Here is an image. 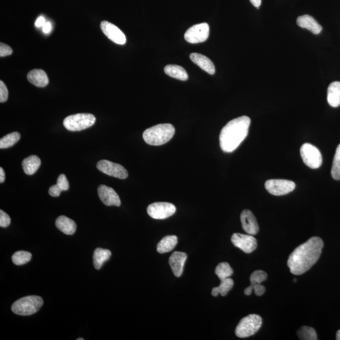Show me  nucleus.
<instances>
[{"instance_id": "f257e3e1", "label": "nucleus", "mask_w": 340, "mask_h": 340, "mask_svg": "<svg viewBox=\"0 0 340 340\" xmlns=\"http://www.w3.org/2000/svg\"><path fill=\"white\" fill-rule=\"evenodd\" d=\"M324 243L319 237H313L295 249L289 256L288 266L292 274L308 271L319 260Z\"/></svg>"}, {"instance_id": "f03ea898", "label": "nucleus", "mask_w": 340, "mask_h": 340, "mask_svg": "<svg viewBox=\"0 0 340 340\" xmlns=\"http://www.w3.org/2000/svg\"><path fill=\"white\" fill-rule=\"evenodd\" d=\"M251 120L241 116L228 122L220 133V146L225 153H231L238 148L249 134Z\"/></svg>"}, {"instance_id": "7ed1b4c3", "label": "nucleus", "mask_w": 340, "mask_h": 340, "mask_svg": "<svg viewBox=\"0 0 340 340\" xmlns=\"http://www.w3.org/2000/svg\"><path fill=\"white\" fill-rule=\"evenodd\" d=\"M174 125L161 124L148 128L143 133L144 140L152 146H161L168 143L175 135Z\"/></svg>"}, {"instance_id": "20e7f679", "label": "nucleus", "mask_w": 340, "mask_h": 340, "mask_svg": "<svg viewBox=\"0 0 340 340\" xmlns=\"http://www.w3.org/2000/svg\"><path fill=\"white\" fill-rule=\"evenodd\" d=\"M43 304L42 297L30 295L15 301L12 306V311L13 313L21 316H29L37 313Z\"/></svg>"}, {"instance_id": "39448f33", "label": "nucleus", "mask_w": 340, "mask_h": 340, "mask_svg": "<svg viewBox=\"0 0 340 340\" xmlns=\"http://www.w3.org/2000/svg\"><path fill=\"white\" fill-rule=\"evenodd\" d=\"M262 325L261 317L258 314H250L243 317L236 328V335L239 338H247L255 334Z\"/></svg>"}, {"instance_id": "423d86ee", "label": "nucleus", "mask_w": 340, "mask_h": 340, "mask_svg": "<svg viewBox=\"0 0 340 340\" xmlns=\"http://www.w3.org/2000/svg\"><path fill=\"white\" fill-rule=\"evenodd\" d=\"M96 121V117L91 114H77L67 117L63 125L68 130L80 131L91 127Z\"/></svg>"}, {"instance_id": "0eeeda50", "label": "nucleus", "mask_w": 340, "mask_h": 340, "mask_svg": "<svg viewBox=\"0 0 340 340\" xmlns=\"http://www.w3.org/2000/svg\"><path fill=\"white\" fill-rule=\"evenodd\" d=\"M300 156L304 163L309 168L317 169L323 163L322 153L316 147L309 143H305L300 147Z\"/></svg>"}, {"instance_id": "6e6552de", "label": "nucleus", "mask_w": 340, "mask_h": 340, "mask_svg": "<svg viewBox=\"0 0 340 340\" xmlns=\"http://www.w3.org/2000/svg\"><path fill=\"white\" fill-rule=\"evenodd\" d=\"M265 187L273 196H280L293 191L295 188V184L292 181L288 180L272 179L267 181Z\"/></svg>"}, {"instance_id": "1a4fd4ad", "label": "nucleus", "mask_w": 340, "mask_h": 340, "mask_svg": "<svg viewBox=\"0 0 340 340\" xmlns=\"http://www.w3.org/2000/svg\"><path fill=\"white\" fill-rule=\"evenodd\" d=\"M210 28L208 24H197L186 30L184 37L189 43H201L207 40L209 35H210Z\"/></svg>"}, {"instance_id": "9d476101", "label": "nucleus", "mask_w": 340, "mask_h": 340, "mask_svg": "<svg viewBox=\"0 0 340 340\" xmlns=\"http://www.w3.org/2000/svg\"><path fill=\"white\" fill-rule=\"evenodd\" d=\"M176 207L169 202H155L150 204L147 209L148 215L155 219H164L174 215Z\"/></svg>"}, {"instance_id": "9b49d317", "label": "nucleus", "mask_w": 340, "mask_h": 340, "mask_svg": "<svg viewBox=\"0 0 340 340\" xmlns=\"http://www.w3.org/2000/svg\"><path fill=\"white\" fill-rule=\"evenodd\" d=\"M97 168L104 174L109 176L125 179L128 177V172L124 167L121 164L111 162V161L103 160L99 161L97 165Z\"/></svg>"}, {"instance_id": "f8f14e48", "label": "nucleus", "mask_w": 340, "mask_h": 340, "mask_svg": "<svg viewBox=\"0 0 340 340\" xmlns=\"http://www.w3.org/2000/svg\"><path fill=\"white\" fill-rule=\"evenodd\" d=\"M231 242L235 246L246 253H251L257 248V241L253 235L235 233L231 237Z\"/></svg>"}, {"instance_id": "ddd939ff", "label": "nucleus", "mask_w": 340, "mask_h": 340, "mask_svg": "<svg viewBox=\"0 0 340 340\" xmlns=\"http://www.w3.org/2000/svg\"><path fill=\"white\" fill-rule=\"evenodd\" d=\"M100 29L104 34L114 43L124 45L126 43V37L123 32L115 25L107 21H103L100 24Z\"/></svg>"}, {"instance_id": "4468645a", "label": "nucleus", "mask_w": 340, "mask_h": 340, "mask_svg": "<svg viewBox=\"0 0 340 340\" xmlns=\"http://www.w3.org/2000/svg\"><path fill=\"white\" fill-rule=\"evenodd\" d=\"M98 194L100 199L105 205L119 207L121 204L119 195L109 186L105 185H100L98 188Z\"/></svg>"}, {"instance_id": "2eb2a0df", "label": "nucleus", "mask_w": 340, "mask_h": 340, "mask_svg": "<svg viewBox=\"0 0 340 340\" xmlns=\"http://www.w3.org/2000/svg\"><path fill=\"white\" fill-rule=\"evenodd\" d=\"M241 222L242 229L250 235H255L258 233L259 226L256 217L250 210H244L241 214Z\"/></svg>"}, {"instance_id": "dca6fc26", "label": "nucleus", "mask_w": 340, "mask_h": 340, "mask_svg": "<svg viewBox=\"0 0 340 340\" xmlns=\"http://www.w3.org/2000/svg\"><path fill=\"white\" fill-rule=\"evenodd\" d=\"M187 255L183 252H175L169 258V264L173 273L177 277L182 276Z\"/></svg>"}, {"instance_id": "f3484780", "label": "nucleus", "mask_w": 340, "mask_h": 340, "mask_svg": "<svg viewBox=\"0 0 340 340\" xmlns=\"http://www.w3.org/2000/svg\"><path fill=\"white\" fill-rule=\"evenodd\" d=\"M191 60L200 68L210 74H214L216 72L215 66L213 61L208 58L199 53H192L190 55Z\"/></svg>"}, {"instance_id": "a211bd4d", "label": "nucleus", "mask_w": 340, "mask_h": 340, "mask_svg": "<svg viewBox=\"0 0 340 340\" xmlns=\"http://www.w3.org/2000/svg\"><path fill=\"white\" fill-rule=\"evenodd\" d=\"M297 24L299 27L308 29L316 35L319 34L323 30L318 22L313 16L308 15L299 16L297 19Z\"/></svg>"}, {"instance_id": "6ab92c4d", "label": "nucleus", "mask_w": 340, "mask_h": 340, "mask_svg": "<svg viewBox=\"0 0 340 340\" xmlns=\"http://www.w3.org/2000/svg\"><path fill=\"white\" fill-rule=\"evenodd\" d=\"M27 79L32 85L40 88L45 87L49 83L48 77L43 69H35L30 71L27 74Z\"/></svg>"}, {"instance_id": "aec40b11", "label": "nucleus", "mask_w": 340, "mask_h": 340, "mask_svg": "<svg viewBox=\"0 0 340 340\" xmlns=\"http://www.w3.org/2000/svg\"><path fill=\"white\" fill-rule=\"evenodd\" d=\"M55 225L58 230L67 235H72L76 232L77 225L76 223L68 217L61 216L55 221Z\"/></svg>"}, {"instance_id": "412c9836", "label": "nucleus", "mask_w": 340, "mask_h": 340, "mask_svg": "<svg viewBox=\"0 0 340 340\" xmlns=\"http://www.w3.org/2000/svg\"><path fill=\"white\" fill-rule=\"evenodd\" d=\"M327 100L329 105L332 107L340 105V82L331 83L328 88Z\"/></svg>"}, {"instance_id": "4be33fe9", "label": "nucleus", "mask_w": 340, "mask_h": 340, "mask_svg": "<svg viewBox=\"0 0 340 340\" xmlns=\"http://www.w3.org/2000/svg\"><path fill=\"white\" fill-rule=\"evenodd\" d=\"M22 168H23L25 174L28 175L34 174L41 164V159L35 155L24 159L22 161Z\"/></svg>"}, {"instance_id": "5701e85b", "label": "nucleus", "mask_w": 340, "mask_h": 340, "mask_svg": "<svg viewBox=\"0 0 340 340\" xmlns=\"http://www.w3.org/2000/svg\"><path fill=\"white\" fill-rule=\"evenodd\" d=\"M178 242L177 236L172 235L166 236L158 242L157 245V252L160 253H164L171 252L177 246Z\"/></svg>"}, {"instance_id": "b1692460", "label": "nucleus", "mask_w": 340, "mask_h": 340, "mask_svg": "<svg viewBox=\"0 0 340 340\" xmlns=\"http://www.w3.org/2000/svg\"><path fill=\"white\" fill-rule=\"evenodd\" d=\"M164 72L168 76L181 81H186L188 79L187 72L182 66L178 65H167L164 69Z\"/></svg>"}, {"instance_id": "393cba45", "label": "nucleus", "mask_w": 340, "mask_h": 340, "mask_svg": "<svg viewBox=\"0 0 340 340\" xmlns=\"http://www.w3.org/2000/svg\"><path fill=\"white\" fill-rule=\"evenodd\" d=\"M111 253L110 250L98 248L95 250L93 260L95 268L99 270L102 268L105 261L109 260Z\"/></svg>"}, {"instance_id": "a878e982", "label": "nucleus", "mask_w": 340, "mask_h": 340, "mask_svg": "<svg viewBox=\"0 0 340 340\" xmlns=\"http://www.w3.org/2000/svg\"><path fill=\"white\" fill-rule=\"evenodd\" d=\"M233 286L234 281L232 278H227L225 279L221 280L220 286L213 289L212 295L214 297H217L220 294L222 296H225L230 290L232 289Z\"/></svg>"}, {"instance_id": "bb28decb", "label": "nucleus", "mask_w": 340, "mask_h": 340, "mask_svg": "<svg viewBox=\"0 0 340 340\" xmlns=\"http://www.w3.org/2000/svg\"><path fill=\"white\" fill-rule=\"evenodd\" d=\"M20 133L14 132L8 134L0 139V148L6 149L15 145L21 139Z\"/></svg>"}, {"instance_id": "cd10ccee", "label": "nucleus", "mask_w": 340, "mask_h": 340, "mask_svg": "<svg viewBox=\"0 0 340 340\" xmlns=\"http://www.w3.org/2000/svg\"><path fill=\"white\" fill-rule=\"evenodd\" d=\"M215 274L220 280H224L225 278H230L233 275V270L227 262H222L217 266Z\"/></svg>"}, {"instance_id": "c85d7f7f", "label": "nucleus", "mask_w": 340, "mask_h": 340, "mask_svg": "<svg viewBox=\"0 0 340 340\" xmlns=\"http://www.w3.org/2000/svg\"><path fill=\"white\" fill-rule=\"evenodd\" d=\"M32 257L31 253L26 251H19L13 255L12 261L16 266H22L31 260Z\"/></svg>"}, {"instance_id": "c756f323", "label": "nucleus", "mask_w": 340, "mask_h": 340, "mask_svg": "<svg viewBox=\"0 0 340 340\" xmlns=\"http://www.w3.org/2000/svg\"><path fill=\"white\" fill-rule=\"evenodd\" d=\"M297 335L300 339L303 340H316L317 334L314 329L309 327H301L297 331Z\"/></svg>"}, {"instance_id": "7c9ffc66", "label": "nucleus", "mask_w": 340, "mask_h": 340, "mask_svg": "<svg viewBox=\"0 0 340 340\" xmlns=\"http://www.w3.org/2000/svg\"><path fill=\"white\" fill-rule=\"evenodd\" d=\"M331 176L334 180H340V144L337 147L334 155L332 168H331Z\"/></svg>"}, {"instance_id": "2f4dec72", "label": "nucleus", "mask_w": 340, "mask_h": 340, "mask_svg": "<svg viewBox=\"0 0 340 340\" xmlns=\"http://www.w3.org/2000/svg\"><path fill=\"white\" fill-rule=\"evenodd\" d=\"M267 278V274L266 272L262 270H256L251 275L250 281L251 285H254L256 284H261L266 281Z\"/></svg>"}, {"instance_id": "473e14b6", "label": "nucleus", "mask_w": 340, "mask_h": 340, "mask_svg": "<svg viewBox=\"0 0 340 340\" xmlns=\"http://www.w3.org/2000/svg\"><path fill=\"white\" fill-rule=\"evenodd\" d=\"M56 185L61 191L68 190L69 184L65 175L61 174L60 175V177L58 178Z\"/></svg>"}, {"instance_id": "72a5a7b5", "label": "nucleus", "mask_w": 340, "mask_h": 340, "mask_svg": "<svg viewBox=\"0 0 340 340\" xmlns=\"http://www.w3.org/2000/svg\"><path fill=\"white\" fill-rule=\"evenodd\" d=\"M8 91L7 86L1 81L0 82V102L4 103L7 101Z\"/></svg>"}, {"instance_id": "f704fd0d", "label": "nucleus", "mask_w": 340, "mask_h": 340, "mask_svg": "<svg viewBox=\"0 0 340 340\" xmlns=\"http://www.w3.org/2000/svg\"><path fill=\"white\" fill-rule=\"evenodd\" d=\"M11 219L9 216L4 211H0V226L7 228L10 224Z\"/></svg>"}, {"instance_id": "c9c22d12", "label": "nucleus", "mask_w": 340, "mask_h": 340, "mask_svg": "<svg viewBox=\"0 0 340 340\" xmlns=\"http://www.w3.org/2000/svg\"><path fill=\"white\" fill-rule=\"evenodd\" d=\"M12 53L13 50L9 46L3 43L0 44V56L1 58L8 56V55L12 54Z\"/></svg>"}, {"instance_id": "e433bc0d", "label": "nucleus", "mask_w": 340, "mask_h": 340, "mask_svg": "<svg viewBox=\"0 0 340 340\" xmlns=\"http://www.w3.org/2000/svg\"><path fill=\"white\" fill-rule=\"evenodd\" d=\"M253 287V290H254L255 294L257 295V296H261L263 295L266 292V288L263 286L261 285V284H256L254 285H251Z\"/></svg>"}, {"instance_id": "4c0bfd02", "label": "nucleus", "mask_w": 340, "mask_h": 340, "mask_svg": "<svg viewBox=\"0 0 340 340\" xmlns=\"http://www.w3.org/2000/svg\"><path fill=\"white\" fill-rule=\"evenodd\" d=\"M62 192L60 190L56 184L55 185H52L51 187L49 188V194L50 196L54 197H59L60 196L61 192Z\"/></svg>"}, {"instance_id": "58836bf2", "label": "nucleus", "mask_w": 340, "mask_h": 340, "mask_svg": "<svg viewBox=\"0 0 340 340\" xmlns=\"http://www.w3.org/2000/svg\"><path fill=\"white\" fill-rule=\"evenodd\" d=\"M46 23L45 18L43 16H40L35 22V26L37 27H43Z\"/></svg>"}, {"instance_id": "ea45409f", "label": "nucleus", "mask_w": 340, "mask_h": 340, "mask_svg": "<svg viewBox=\"0 0 340 340\" xmlns=\"http://www.w3.org/2000/svg\"><path fill=\"white\" fill-rule=\"evenodd\" d=\"M52 30V25L49 22H46L45 25L43 27V31L45 33H49Z\"/></svg>"}, {"instance_id": "a19ab883", "label": "nucleus", "mask_w": 340, "mask_h": 340, "mask_svg": "<svg viewBox=\"0 0 340 340\" xmlns=\"http://www.w3.org/2000/svg\"><path fill=\"white\" fill-rule=\"evenodd\" d=\"M5 173L3 168H0V183H2L5 182Z\"/></svg>"}, {"instance_id": "79ce46f5", "label": "nucleus", "mask_w": 340, "mask_h": 340, "mask_svg": "<svg viewBox=\"0 0 340 340\" xmlns=\"http://www.w3.org/2000/svg\"><path fill=\"white\" fill-rule=\"evenodd\" d=\"M253 6L258 8L261 4V0H250Z\"/></svg>"}, {"instance_id": "37998d69", "label": "nucleus", "mask_w": 340, "mask_h": 340, "mask_svg": "<svg viewBox=\"0 0 340 340\" xmlns=\"http://www.w3.org/2000/svg\"><path fill=\"white\" fill-rule=\"evenodd\" d=\"M253 288L252 286L249 287L246 289L244 290V294L247 295H250L252 294Z\"/></svg>"}, {"instance_id": "c03bdc74", "label": "nucleus", "mask_w": 340, "mask_h": 340, "mask_svg": "<svg viewBox=\"0 0 340 340\" xmlns=\"http://www.w3.org/2000/svg\"><path fill=\"white\" fill-rule=\"evenodd\" d=\"M336 339L340 340V330L336 333Z\"/></svg>"}, {"instance_id": "a18cd8bd", "label": "nucleus", "mask_w": 340, "mask_h": 340, "mask_svg": "<svg viewBox=\"0 0 340 340\" xmlns=\"http://www.w3.org/2000/svg\"><path fill=\"white\" fill-rule=\"evenodd\" d=\"M78 340H84L83 338H78Z\"/></svg>"}, {"instance_id": "49530a36", "label": "nucleus", "mask_w": 340, "mask_h": 340, "mask_svg": "<svg viewBox=\"0 0 340 340\" xmlns=\"http://www.w3.org/2000/svg\"><path fill=\"white\" fill-rule=\"evenodd\" d=\"M294 280V281H296V280H297L296 278H295V279Z\"/></svg>"}]
</instances>
